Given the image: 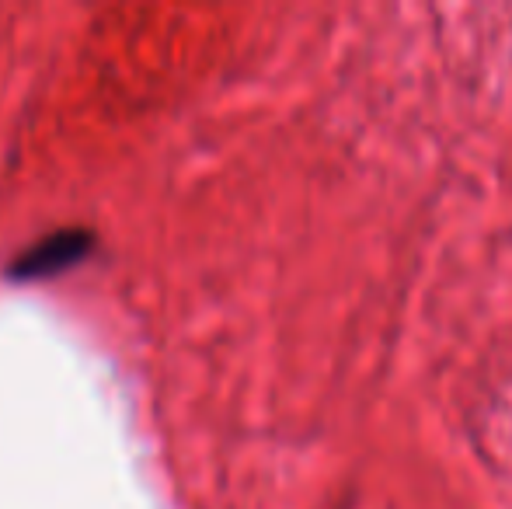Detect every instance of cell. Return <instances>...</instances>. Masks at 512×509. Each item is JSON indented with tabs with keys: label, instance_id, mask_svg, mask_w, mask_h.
<instances>
[{
	"label": "cell",
	"instance_id": "1",
	"mask_svg": "<svg viewBox=\"0 0 512 509\" xmlns=\"http://www.w3.org/2000/svg\"><path fill=\"white\" fill-rule=\"evenodd\" d=\"M95 245V234L84 231V227H63V231L46 234L42 241L28 245L25 252L14 258L4 269V276L11 283H42V279H53L60 272L74 269L77 262L91 255Z\"/></svg>",
	"mask_w": 512,
	"mask_h": 509
}]
</instances>
